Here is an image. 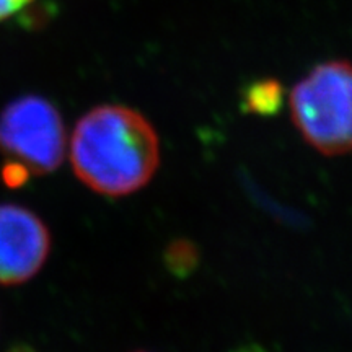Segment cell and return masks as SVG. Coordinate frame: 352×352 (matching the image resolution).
Instances as JSON below:
<instances>
[{"mask_svg": "<svg viewBox=\"0 0 352 352\" xmlns=\"http://www.w3.org/2000/svg\"><path fill=\"white\" fill-rule=\"evenodd\" d=\"M32 2L33 0H0V21L8 20Z\"/></svg>", "mask_w": 352, "mask_h": 352, "instance_id": "obj_7", "label": "cell"}, {"mask_svg": "<svg viewBox=\"0 0 352 352\" xmlns=\"http://www.w3.org/2000/svg\"><path fill=\"white\" fill-rule=\"evenodd\" d=\"M51 253V232L44 220L25 206L0 204V285L32 280Z\"/></svg>", "mask_w": 352, "mask_h": 352, "instance_id": "obj_4", "label": "cell"}, {"mask_svg": "<svg viewBox=\"0 0 352 352\" xmlns=\"http://www.w3.org/2000/svg\"><path fill=\"white\" fill-rule=\"evenodd\" d=\"M248 111L256 114H272L283 104V87L277 80H261L248 88L245 95Z\"/></svg>", "mask_w": 352, "mask_h": 352, "instance_id": "obj_5", "label": "cell"}, {"mask_svg": "<svg viewBox=\"0 0 352 352\" xmlns=\"http://www.w3.org/2000/svg\"><path fill=\"white\" fill-rule=\"evenodd\" d=\"M7 352H36L34 349H32L30 346H25V344H19V346H13L8 349Z\"/></svg>", "mask_w": 352, "mask_h": 352, "instance_id": "obj_8", "label": "cell"}, {"mask_svg": "<svg viewBox=\"0 0 352 352\" xmlns=\"http://www.w3.org/2000/svg\"><path fill=\"white\" fill-rule=\"evenodd\" d=\"M30 176L32 175H30V171L26 170L25 166H21L20 164L12 160H7L2 168V182L6 183L8 188L23 186V184L28 182Z\"/></svg>", "mask_w": 352, "mask_h": 352, "instance_id": "obj_6", "label": "cell"}, {"mask_svg": "<svg viewBox=\"0 0 352 352\" xmlns=\"http://www.w3.org/2000/svg\"><path fill=\"white\" fill-rule=\"evenodd\" d=\"M67 147L63 114L44 96H19L0 113V151L32 176L50 175L59 168Z\"/></svg>", "mask_w": 352, "mask_h": 352, "instance_id": "obj_3", "label": "cell"}, {"mask_svg": "<svg viewBox=\"0 0 352 352\" xmlns=\"http://www.w3.org/2000/svg\"><path fill=\"white\" fill-rule=\"evenodd\" d=\"M290 111L303 139L320 153L352 152V64L316 65L290 91Z\"/></svg>", "mask_w": 352, "mask_h": 352, "instance_id": "obj_2", "label": "cell"}, {"mask_svg": "<svg viewBox=\"0 0 352 352\" xmlns=\"http://www.w3.org/2000/svg\"><path fill=\"white\" fill-rule=\"evenodd\" d=\"M74 175L96 195L124 197L147 186L160 164L151 121L122 104H100L83 114L69 140Z\"/></svg>", "mask_w": 352, "mask_h": 352, "instance_id": "obj_1", "label": "cell"}]
</instances>
